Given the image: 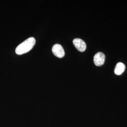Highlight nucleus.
Segmentation results:
<instances>
[{
    "instance_id": "obj_3",
    "label": "nucleus",
    "mask_w": 127,
    "mask_h": 127,
    "mask_svg": "<svg viewBox=\"0 0 127 127\" xmlns=\"http://www.w3.org/2000/svg\"><path fill=\"white\" fill-rule=\"evenodd\" d=\"M73 44L77 50L80 52H84L86 49L85 42L81 39H74L73 40Z\"/></svg>"
},
{
    "instance_id": "obj_4",
    "label": "nucleus",
    "mask_w": 127,
    "mask_h": 127,
    "mask_svg": "<svg viewBox=\"0 0 127 127\" xmlns=\"http://www.w3.org/2000/svg\"><path fill=\"white\" fill-rule=\"evenodd\" d=\"M93 60L96 66H101L104 64L105 55L102 52H98L94 56Z\"/></svg>"
},
{
    "instance_id": "obj_2",
    "label": "nucleus",
    "mask_w": 127,
    "mask_h": 127,
    "mask_svg": "<svg viewBox=\"0 0 127 127\" xmlns=\"http://www.w3.org/2000/svg\"><path fill=\"white\" fill-rule=\"evenodd\" d=\"M52 51L53 54L59 58H62L64 56V51L63 48L59 44H55L52 47Z\"/></svg>"
},
{
    "instance_id": "obj_1",
    "label": "nucleus",
    "mask_w": 127,
    "mask_h": 127,
    "mask_svg": "<svg viewBox=\"0 0 127 127\" xmlns=\"http://www.w3.org/2000/svg\"><path fill=\"white\" fill-rule=\"evenodd\" d=\"M35 42V39L33 37L28 38L16 48L15 50L16 53L20 55L27 53L33 48Z\"/></svg>"
},
{
    "instance_id": "obj_5",
    "label": "nucleus",
    "mask_w": 127,
    "mask_h": 127,
    "mask_svg": "<svg viewBox=\"0 0 127 127\" xmlns=\"http://www.w3.org/2000/svg\"><path fill=\"white\" fill-rule=\"evenodd\" d=\"M125 65L124 64L121 62H119L117 64L114 69V73L115 74L120 75L122 74L125 71Z\"/></svg>"
}]
</instances>
